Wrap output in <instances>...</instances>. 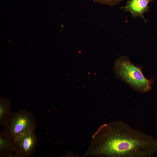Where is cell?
I'll use <instances>...</instances> for the list:
<instances>
[{"mask_svg":"<svg viewBox=\"0 0 157 157\" xmlns=\"http://www.w3.org/2000/svg\"><path fill=\"white\" fill-rule=\"evenodd\" d=\"M90 153L108 157H151L157 151V139L118 121L101 126Z\"/></svg>","mask_w":157,"mask_h":157,"instance_id":"1","label":"cell"},{"mask_svg":"<svg viewBox=\"0 0 157 157\" xmlns=\"http://www.w3.org/2000/svg\"><path fill=\"white\" fill-rule=\"evenodd\" d=\"M142 68L134 64L128 56H122L115 62L113 70L116 76L140 93L149 92L152 89L154 80L148 79L143 75Z\"/></svg>","mask_w":157,"mask_h":157,"instance_id":"2","label":"cell"},{"mask_svg":"<svg viewBox=\"0 0 157 157\" xmlns=\"http://www.w3.org/2000/svg\"><path fill=\"white\" fill-rule=\"evenodd\" d=\"M3 126V131L11 140L20 134L36 129L37 123L33 114L25 109L12 113Z\"/></svg>","mask_w":157,"mask_h":157,"instance_id":"3","label":"cell"},{"mask_svg":"<svg viewBox=\"0 0 157 157\" xmlns=\"http://www.w3.org/2000/svg\"><path fill=\"white\" fill-rule=\"evenodd\" d=\"M38 141L34 130L22 133L14 140L15 153L19 157H28L34 152Z\"/></svg>","mask_w":157,"mask_h":157,"instance_id":"4","label":"cell"},{"mask_svg":"<svg viewBox=\"0 0 157 157\" xmlns=\"http://www.w3.org/2000/svg\"><path fill=\"white\" fill-rule=\"evenodd\" d=\"M153 0H129L125 6L121 8L126 12L130 13L133 17H141L145 22L147 20L144 13L149 10V4Z\"/></svg>","mask_w":157,"mask_h":157,"instance_id":"5","label":"cell"},{"mask_svg":"<svg viewBox=\"0 0 157 157\" xmlns=\"http://www.w3.org/2000/svg\"><path fill=\"white\" fill-rule=\"evenodd\" d=\"M13 141L3 131L0 133V156L16 157Z\"/></svg>","mask_w":157,"mask_h":157,"instance_id":"6","label":"cell"},{"mask_svg":"<svg viewBox=\"0 0 157 157\" xmlns=\"http://www.w3.org/2000/svg\"><path fill=\"white\" fill-rule=\"evenodd\" d=\"M11 103L8 99L4 97L0 98V125H4L10 115Z\"/></svg>","mask_w":157,"mask_h":157,"instance_id":"7","label":"cell"},{"mask_svg":"<svg viewBox=\"0 0 157 157\" xmlns=\"http://www.w3.org/2000/svg\"><path fill=\"white\" fill-rule=\"evenodd\" d=\"M94 2L109 6L116 5L124 0H92Z\"/></svg>","mask_w":157,"mask_h":157,"instance_id":"8","label":"cell"}]
</instances>
